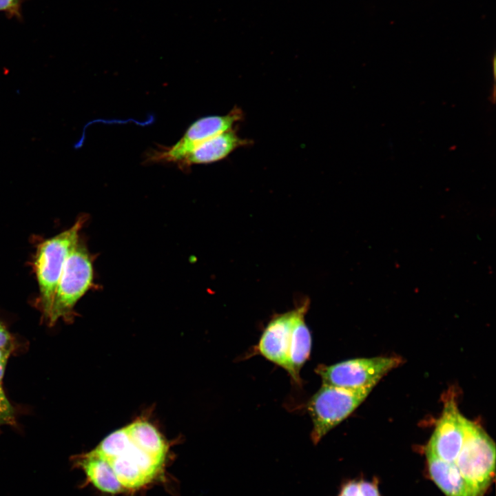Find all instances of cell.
Segmentation results:
<instances>
[{
    "label": "cell",
    "instance_id": "6da1fadb",
    "mask_svg": "<svg viewBox=\"0 0 496 496\" xmlns=\"http://www.w3.org/2000/svg\"><path fill=\"white\" fill-rule=\"evenodd\" d=\"M86 219L81 216L69 229L43 241L37 249L34 268L39 289V306L46 319L50 311L63 266L80 239Z\"/></svg>",
    "mask_w": 496,
    "mask_h": 496
},
{
    "label": "cell",
    "instance_id": "7a4b0ae2",
    "mask_svg": "<svg viewBox=\"0 0 496 496\" xmlns=\"http://www.w3.org/2000/svg\"><path fill=\"white\" fill-rule=\"evenodd\" d=\"M94 287L93 258L79 239L63 266L46 320L52 325L60 318L70 319L75 304Z\"/></svg>",
    "mask_w": 496,
    "mask_h": 496
},
{
    "label": "cell",
    "instance_id": "3957f363",
    "mask_svg": "<svg viewBox=\"0 0 496 496\" xmlns=\"http://www.w3.org/2000/svg\"><path fill=\"white\" fill-rule=\"evenodd\" d=\"M495 444L482 426L466 421L461 451L453 462L476 496H483L495 476Z\"/></svg>",
    "mask_w": 496,
    "mask_h": 496
},
{
    "label": "cell",
    "instance_id": "277c9868",
    "mask_svg": "<svg viewBox=\"0 0 496 496\" xmlns=\"http://www.w3.org/2000/svg\"><path fill=\"white\" fill-rule=\"evenodd\" d=\"M373 388L349 389L322 384L307 404L313 423L311 433L313 444L316 445L328 432L349 417Z\"/></svg>",
    "mask_w": 496,
    "mask_h": 496
},
{
    "label": "cell",
    "instance_id": "5b68a950",
    "mask_svg": "<svg viewBox=\"0 0 496 496\" xmlns=\"http://www.w3.org/2000/svg\"><path fill=\"white\" fill-rule=\"evenodd\" d=\"M398 357L355 358L332 365L319 364L315 369L322 384L344 389L374 387L390 371L401 364Z\"/></svg>",
    "mask_w": 496,
    "mask_h": 496
},
{
    "label": "cell",
    "instance_id": "8992f818",
    "mask_svg": "<svg viewBox=\"0 0 496 496\" xmlns=\"http://www.w3.org/2000/svg\"><path fill=\"white\" fill-rule=\"evenodd\" d=\"M243 112L235 107L225 115L207 116L195 121L182 137L169 147H159L146 154L147 163H178L199 143L225 132L236 128L243 118Z\"/></svg>",
    "mask_w": 496,
    "mask_h": 496
},
{
    "label": "cell",
    "instance_id": "52a82bcc",
    "mask_svg": "<svg viewBox=\"0 0 496 496\" xmlns=\"http://www.w3.org/2000/svg\"><path fill=\"white\" fill-rule=\"evenodd\" d=\"M106 461L122 487L129 490L149 484L160 473L165 463L164 459L136 445L130 437L127 446L118 455Z\"/></svg>",
    "mask_w": 496,
    "mask_h": 496
},
{
    "label": "cell",
    "instance_id": "ba28073f",
    "mask_svg": "<svg viewBox=\"0 0 496 496\" xmlns=\"http://www.w3.org/2000/svg\"><path fill=\"white\" fill-rule=\"evenodd\" d=\"M466 421L459 413L453 396L448 399L425 453L447 462H454L462 447Z\"/></svg>",
    "mask_w": 496,
    "mask_h": 496
},
{
    "label": "cell",
    "instance_id": "9c48e42d",
    "mask_svg": "<svg viewBox=\"0 0 496 496\" xmlns=\"http://www.w3.org/2000/svg\"><path fill=\"white\" fill-rule=\"evenodd\" d=\"M295 309L276 315L265 328L256 347L258 354L282 367L288 366Z\"/></svg>",
    "mask_w": 496,
    "mask_h": 496
},
{
    "label": "cell",
    "instance_id": "30bf717a",
    "mask_svg": "<svg viewBox=\"0 0 496 496\" xmlns=\"http://www.w3.org/2000/svg\"><path fill=\"white\" fill-rule=\"evenodd\" d=\"M242 138L236 128L211 137L194 147L178 163L181 168L192 165L208 164L221 161L236 149L249 145Z\"/></svg>",
    "mask_w": 496,
    "mask_h": 496
},
{
    "label": "cell",
    "instance_id": "8fae6325",
    "mask_svg": "<svg viewBox=\"0 0 496 496\" xmlns=\"http://www.w3.org/2000/svg\"><path fill=\"white\" fill-rule=\"evenodd\" d=\"M308 308L309 302L306 301L295 309L287 371L297 384L301 383L300 371L309 359L311 349V335L304 320Z\"/></svg>",
    "mask_w": 496,
    "mask_h": 496
},
{
    "label": "cell",
    "instance_id": "7c38bea8",
    "mask_svg": "<svg viewBox=\"0 0 496 496\" xmlns=\"http://www.w3.org/2000/svg\"><path fill=\"white\" fill-rule=\"evenodd\" d=\"M74 467L83 470L87 483L101 491L116 494L123 490L112 468L103 458L91 451L73 458Z\"/></svg>",
    "mask_w": 496,
    "mask_h": 496
},
{
    "label": "cell",
    "instance_id": "4fadbf2b",
    "mask_svg": "<svg viewBox=\"0 0 496 496\" xmlns=\"http://www.w3.org/2000/svg\"><path fill=\"white\" fill-rule=\"evenodd\" d=\"M426 454L430 478L446 496H476L466 485L457 466Z\"/></svg>",
    "mask_w": 496,
    "mask_h": 496
},
{
    "label": "cell",
    "instance_id": "5bb4252c",
    "mask_svg": "<svg viewBox=\"0 0 496 496\" xmlns=\"http://www.w3.org/2000/svg\"><path fill=\"white\" fill-rule=\"evenodd\" d=\"M132 441L151 455L165 460L167 446L158 430L150 423L137 420L125 426Z\"/></svg>",
    "mask_w": 496,
    "mask_h": 496
},
{
    "label": "cell",
    "instance_id": "9a60e30c",
    "mask_svg": "<svg viewBox=\"0 0 496 496\" xmlns=\"http://www.w3.org/2000/svg\"><path fill=\"white\" fill-rule=\"evenodd\" d=\"M14 411L7 398L3 389L0 384V426L2 425H14Z\"/></svg>",
    "mask_w": 496,
    "mask_h": 496
},
{
    "label": "cell",
    "instance_id": "2e32d148",
    "mask_svg": "<svg viewBox=\"0 0 496 496\" xmlns=\"http://www.w3.org/2000/svg\"><path fill=\"white\" fill-rule=\"evenodd\" d=\"M23 0H0V11L10 17H21V6Z\"/></svg>",
    "mask_w": 496,
    "mask_h": 496
},
{
    "label": "cell",
    "instance_id": "e0dca14e",
    "mask_svg": "<svg viewBox=\"0 0 496 496\" xmlns=\"http://www.w3.org/2000/svg\"><path fill=\"white\" fill-rule=\"evenodd\" d=\"M337 496H361L360 480L348 479L343 482Z\"/></svg>",
    "mask_w": 496,
    "mask_h": 496
},
{
    "label": "cell",
    "instance_id": "ac0fdd59",
    "mask_svg": "<svg viewBox=\"0 0 496 496\" xmlns=\"http://www.w3.org/2000/svg\"><path fill=\"white\" fill-rule=\"evenodd\" d=\"M361 496H380L378 479L371 481L366 479L360 480Z\"/></svg>",
    "mask_w": 496,
    "mask_h": 496
},
{
    "label": "cell",
    "instance_id": "d6986e66",
    "mask_svg": "<svg viewBox=\"0 0 496 496\" xmlns=\"http://www.w3.org/2000/svg\"><path fill=\"white\" fill-rule=\"evenodd\" d=\"M12 347L11 335L0 321V349L12 351Z\"/></svg>",
    "mask_w": 496,
    "mask_h": 496
},
{
    "label": "cell",
    "instance_id": "ffe728a7",
    "mask_svg": "<svg viewBox=\"0 0 496 496\" xmlns=\"http://www.w3.org/2000/svg\"><path fill=\"white\" fill-rule=\"evenodd\" d=\"M7 360L8 358H3L0 360V384H1V382L4 375Z\"/></svg>",
    "mask_w": 496,
    "mask_h": 496
},
{
    "label": "cell",
    "instance_id": "44dd1931",
    "mask_svg": "<svg viewBox=\"0 0 496 496\" xmlns=\"http://www.w3.org/2000/svg\"><path fill=\"white\" fill-rule=\"evenodd\" d=\"M11 351L0 349V360L3 358H8Z\"/></svg>",
    "mask_w": 496,
    "mask_h": 496
}]
</instances>
